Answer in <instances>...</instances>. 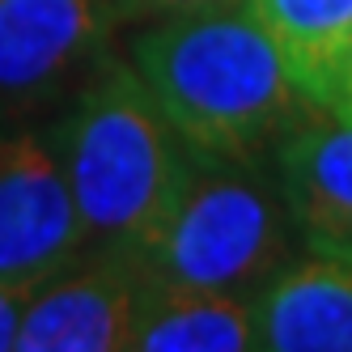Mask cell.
<instances>
[{
  "label": "cell",
  "instance_id": "cell-1",
  "mask_svg": "<svg viewBox=\"0 0 352 352\" xmlns=\"http://www.w3.org/2000/svg\"><path fill=\"white\" fill-rule=\"evenodd\" d=\"M132 68L199 153L255 157L306 107L276 43L242 0L162 17L132 43Z\"/></svg>",
  "mask_w": 352,
  "mask_h": 352
},
{
  "label": "cell",
  "instance_id": "cell-2",
  "mask_svg": "<svg viewBox=\"0 0 352 352\" xmlns=\"http://www.w3.org/2000/svg\"><path fill=\"white\" fill-rule=\"evenodd\" d=\"M89 242L144 255L191 179L195 148L166 119L140 72L102 60L56 132Z\"/></svg>",
  "mask_w": 352,
  "mask_h": 352
},
{
  "label": "cell",
  "instance_id": "cell-3",
  "mask_svg": "<svg viewBox=\"0 0 352 352\" xmlns=\"http://www.w3.org/2000/svg\"><path fill=\"white\" fill-rule=\"evenodd\" d=\"M289 230L297 225L285 191H272L250 157L195 148L179 204L140 259L166 280L255 297L289 263Z\"/></svg>",
  "mask_w": 352,
  "mask_h": 352
},
{
  "label": "cell",
  "instance_id": "cell-4",
  "mask_svg": "<svg viewBox=\"0 0 352 352\" xmlns=\"http://www.w3.org/2000/svg\"><path fill=\"white\" fill-rule=\"evenodd\" d=\"M85 242L56 136H0V280H52Z\"/></svg>",
  "mask_w": 352,
  "mask_h": 352
},
{
  "label": "cell",
  "instance_id": "cell-5",
  "mask_svg": "<svg viewBox=\"0 0 352 352\" xmlns=\"http://www.w3.org/2000/svg\"><path fill=\"white\" fill-rule=\"evenodd\" d=\"M144 259L132 250H98L81 272L52 276L17 327L21 352H119L128 348Z\"/></svg>",
  "mask_w": 352,
  "mask_h": 352
},
{
  "label": "cell",
  "instance_id": "cell-6",
  "mask_svg": "<svg viewBox=\"0 0 352 352\" xmlns=\"http://www.w3.org/2000/svg\"><path fill=\"white\" fill-rule=\"evenodd\" d=\"M119 21L115 0H0V94L26 98L60 85L102 56Z\"/></svg>",
  "mask_w": 352,
  "mask_h": 352
},
{
  "label": "cell",
  "instance_id": "cell-7",
  "mask_svg": "<svg viewBox=\"0 0 352 352\" xmlns=\"http://www.w3.org/2000/svg\"><path fill=\"white\" fill-rule=\"evenodd\" d=\"M280 191L314 255L352 259V123L322 115L293 123L280 144Z\"/></svg>",
  "mask_w": 352,
  "mask_h": 352
},
{
  "label": "cell",
  "instance_id": "cell-8",
  "mask_svg": "<svg viewBox=\"0 0 352 352\" xmlns=\"http://www.w3.org/2000/svg\"><path fill=\"white\" fill-rule=\"evenodd\" d=\"M255 348L352 352V259L314 255L280 267L250 297Z\"/></svg>",
  "mask_w": 352,
  "mask_h": 352
},
{
  "label": "cell",
  "instance_id": "cell-9",
  "mask_svg": "<svg viewBox=\"0 0 352 352\" xmlns=\"http://www.w3.org/2000/svg\"><path fill=\"white\" fill-rule=\"evenodd\" d=\"M128 348L136 352H246L255 348L250 297L166 280L144 263Z\"/></svg>",
  "mask_w": 352,
  "mask_h": 352
},
{
  "label": "cell",
  "instance_id": "cell-10",
  "mask_svg": "<svg viewBox=\"0 0 352 352\" xmlns=\"http://www.w3.org/2000/svg\"><path fill=\"white\" fill-rule=\"evenodd\" d=\"M276 43L310 111H327L352 47V0H242Z\"/></svg>",
  "mask_w": 352,
  "mask_h": 352
},
{
  "label": "cell",
  "instance_id": "cell-11",
  "mask_svg": "<svg viewBox=\"0 0 352 352\" xmlns=\"http://www.w3.org/2000/svg\"><path fill=\"white\" fill-rule=\"evenodd\" d=\"M43 285L47 280H0V352L17 344V327Z\"/></svg>",
  "mask_w": 352,
  "mask_h": 352
},
{
  "label": "cell",
  "instance_id": "cell-12",
  "mask_svg": "<svg viewBox=\"0 0 352 352\" xmlns=\"http://www.w3.org/2000/svg\"><path fill=\"white\" fill-rule=\"evenodd\" d=\"M123 21L128 17H183V13H204L221 5H238V0H115Z\"/></svg>",
  "mask_w": 352,
  "mask_h": 352
},
{
  "label": "cell",
  "instance_id": "cell-13",
  "mask_svg": "<svg viewBox=\"0 0 352 352\" xmlns=\"http://www.w3.org/2000/svg\"><path fill=\"white\" fill-rule=\"evenodd\" d=\"M322 115H340L352 123V47H348V56H344V68H340V81H336V94H331V102H327Z\"/></svg>",
  "mask_w": 352,
  "mask_h": 352
}]
</instances>
